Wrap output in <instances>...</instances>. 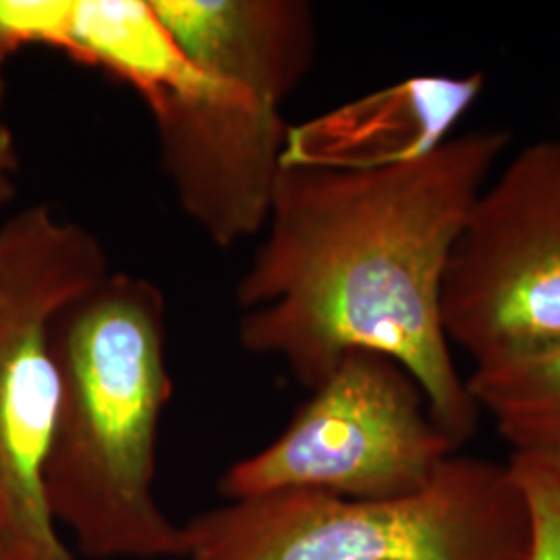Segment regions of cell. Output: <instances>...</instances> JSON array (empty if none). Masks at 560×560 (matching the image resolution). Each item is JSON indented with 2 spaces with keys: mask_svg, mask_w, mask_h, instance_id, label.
Here are the masks:
<instances>
[{
  "mask_svg": "<svg viewBox=\"0 0 560 560\" xmlns=\"http://www.w3.org/2000/svg\"><path fill=\"white\" fill-rule=\"evenodd\" d=\"M457 448L400 363L351 351L280 436L224 471L221 492L231 501L280 490L393 501L423 490Z\"/></svg>",
  "mask_w": 560,
  "mask_h": 560,
  "instance_id": "cell-6",
  "label": "cell"
},
{
  "mask_svg": "<svg viewBox=\"0 0 560 560\" xmlns=\"http://www.w3.org/2000/svg\"><path fill=\"white\" fill-rule=\"evenodd\" d=\"M467 388L513 453H560V349L476 365Z\"/></svg>",
  "mask_w": 560,
  "mask_h": 560,
  "instance_id": "cell-10",
  "label": "cell"
},
{
  "mask_svg": "<svg viewBox=\"0 0 560 560\" xmlns=\"http://www.w3.org/2000/svg\"><path fill=\"white\" fill-rule=\"evenodd\" d=\"M20 152L18 141L4 122H0V206L9 203L18 194Z\"/></svg>",
  "mask_w": 560,
  "mask_h": 560,
  "instance_id": "cell-12",
  "label": "cell"
},
{
  "mask_svg": "<svg viewBox=\"0 0 560 560\" xmlns=\"http://www.w3.org/2000/svg\"><path fill=\"white\" fill-rule=\"evenodd\" d=\"M506 465L532 511V560H560V453L515 451Z\"/></svg>",
  "mask_w": 560,
  "mask_h": 560,
  "instance_id": "cell-11",
  "label": "cell"
},
{
  "mask_svg": "<svg viewBox=\"0 0 560 560\" xmlns=\"http://www.w3.org/2000/svg\"><path fill=\"white\" fill-rule=\"evenodd\" d=\"M483 75L416 78L291 125L282 164L365 171L418 161L451 138Z\"/></svg>",
  "mask_w": 560,
  "mask_h": 560,
  "instance_id": "cell-8",
  "label": "cell"
},
{
  "mask_svg": "<svg viewBox=\"0 0 560 560\" xmlns=\"http://www.w3.org/2000/svg\"><path fill=\"white\" fill-rule=\"evenodd\" d=\"M4 92H7V83H4V71L0 69V102L4 101Z\"/></svg>",
  "mask_w": 560,
  "mask_h": 560,
  "instance_id": "cell-13",
  "label": "cell"
},
{
  "mask_svg": "<svg viewBox=\"0 0 560 560\" xmlns=\"http://www.w3.org/2000/svg\"><path fill=\"white\" fill-rule=\"evenodd\" d=\"M0 560H11L9 559V555H7V548H4L2 540H0Z\"/></svg>",
  "mask_w": 560,
  "mask_h": 560,
  "instance_id": "cell-14",
  "label": "cell"
},
{
  "mask_svg": "<svg viewBox=\"0 0 560 560\" xmlns=\"http://www.w3.org/2000/svg\"><path fill=\"white\" fill-rule=\"evenodd\" d=\"M200 80L150 104L161 164L183 212L219 247L270 214L289 127L280 106L316 50L303 0H150Z\"/></svg>",
  "mask_w": 560,
  "mask_h": 560,
  "instance_id": "cell-3",
  "label": "cell"
},
{
  "mask_svg": "<svg viewBox=\"0 0 560 560\" xmlns=\"http://www.w3.org/2000/svg\"><path fill=\"white\" fill-rule=\"evenodd\" d=\"M50 345L59 405L44 488L57 525L94 559H185V529L154 497L162 411L173 395L161 289L108 275L60 310Z\"/></svg>",
  "mask_w": 560,
  "mask_h": 560,
  "instance_id": "cell-2",
  "label": "cell"
},
{
  "mask_svg": "<svg viewBox=\"0 0 560 560\" xmlns=\"http://www.w3.org/2000/svg\"><path fill=\"white\" fill-rule=\"evenodd\" d=\"M15 23L23 48L50 46L104 69L148 106L201 78L150 0H15Z\"/></svg>",
  "mask_w": 560,
  "mask_h": 560,
  "instance_id": "cell-9",
  "label": "cell"
},
{
  "mask_svg": "<svg viewBox=\"0 0 560 560\" xmlns=\"http://www.w3.org/2000/svg\"><path fill=\"white\" fill-rule=\"evenodd\" d=\"M187 560H532L534 521L509 465L457 453L418 494L351 501L280 490L183 525Z\"/></svg>",
  "mask_w": 560,
  "mask_h": 560,
  "instance_id": "cell-4",
  "label": "cell"
},
{
  "mask_svg": "<svg viewBox=\"0 0 560 560\" xmlns=\"http://www.w3.org/2000/svg\"><path fill=\"white\" fill-rule=\"evenodd\" d=\"M506 143V131H471L384 168L282 164L268 235L237 287L241 345L312 390L351 351L386 355L460 446L480 409L442 328V282Z\"/></svg>",
  "mask_w": 560,
  "mask_h": 560,
  "instance_id": "cell-1",
  "label": "cell"
},
{
  "mask_svg": "<svg viewBox=\"0 0 560 560\" xmlns=\"http://www.w3.org/2000/svg\"><path fill=\"white\" fill-rule=\"evenodd\" d=\"M108 275L101 241L48 206L0 226V540L11 560H78L44 488L59 405L50 328Z\"/></svg>",
  "mask_w": 560,
  "mask_h": 560,
  "instance_id": "cell-5",
  "label": "cell"
},
{
  "mask_svg": "<svg viewBox=\"0 0 560 560\" xmlns=\"http://www.w3.org/2000/svg\"><path fill=\"white\" fill-rule=\"evenodd\" d=\"M442 328L476 365L560 349V140L483 187L442 282Z\"/></svg>",
  "mask_w": 560,
  "mask_h": 560,
  "instance_id": "cell-7",
  "label": "cell"
}]
</instances>
